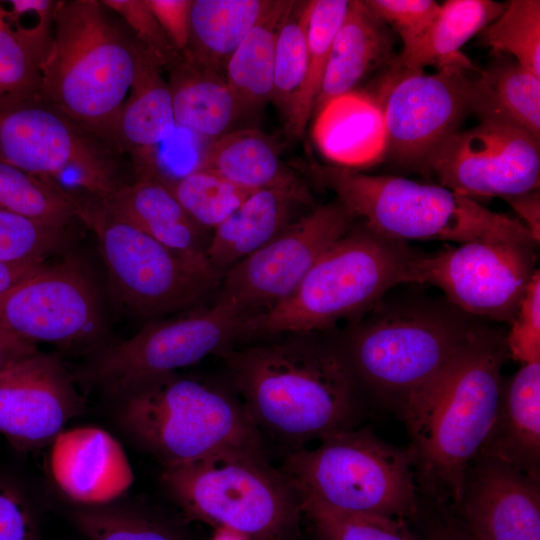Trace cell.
<instances>
[{
	"mask_svg": "<svg viewBox=\"0 0 540 540\" xmlns=\"http://www.w3.org/2000/svg\"><path fill=\"white\" fill-rule=\"evenodd\" d=\"M535 245L481 240L424 254L415 283L438 287L468 315L512 322L536 272Z\"/></svg>",
	"mask_w": 540,
	"mask_h": 540,
	"instance_id": "16",
	"label": "cell"
},
{
	"mask_svg": "<svg viewBox=\"0 0 540 540\" xmlns=\"http://www.w3.org/2000/svg\"><path fill=\"white\" fill-rule=\"evenodd\" d=\"M469 110L481 122L511 126L540 139V77L512 57L495 53L470 76Z\"/></svg>",
	"mask_w": 540,
	"mask_h": 540,
	"instance_id": "25",
	"label": "cell"
},
{
	"mask_svg": "<svg viewBox=\"0 0 540 540\" xmlns=\"http://www.w3.org/2000/svg\"><path fill=\"white\" fill-rule=\"evenodd\" d=\"M275 0H193L190 42L182 56L221 73L249 31Z\"/></svg>",
	"mask_w": 540,
	"mask_h": 540,
	"instance_id": "29",
	"label": "cell"
},
{
	"mask_svg": "<svg viewBox=\"0 0 540 540\" xmlns=\"http://www.w3.org/2000/svg\"><path fill=\"white\" fill-rule=\"evenodd\" d=\"M505 338L476 326L442 375L400 414L421 498L451 507L494 420L502 389Z\"/></svg>",
	"mask_w": 540,
	"mask_h": 540,
	"instance_id": "2",
	"label": "cell"
},
{
	"mask_svg": "<svg viewBox=\"0 0 540 540\" xmlns=\"http://www.w3.org/2000/svg\"><path fill=\"white\" fill-rule=\"evenodd\" d=\"M308 1H292L278 31L272 100L287 118L304 81Z\"/></svg>",
	"mask_w": 540,
	"mask_h": 540,
	"instance_id": "39",
	"label": "cell"
},
{
	"mask_svg": "<svg viewBox=\"0 0 540 540\" xmlns=\"http://www.w3.org/2000/svg\"><path fill=\"white\" fill-rule=\"evenodd\" d=\"M312 203L307 186L255 191L213 230L206 249L208 262L223 274L274 239L299 218L295 213L300 208Z\"/></svg>",
	"mask_w": 540,
	"mask_h": 540,
	"instance_id": "21",
	"label": "cell"
},
{
	"mask_svg": "<svg viewBox=\"0 0 540 540\" xmlns=\"http://www.w3.org/2000/svg\"><path fill=\"white\" fill-rule=\"evenodd\" d=\"M420 171L472 199L538 190L540 139L511 126L481 122L446 139Z\"/></svg>",
	"mask_w": 540,
	"mask_h": 540,
	"instance_id": "17",
	"label": "cell"
},
{
	"mask_svg": "<svg viewBox=\"0 0 540 540\" xmlns=\"http://www.w3.org/2000/svg\"><path fill=\"white\" fill-rule=\"evenodd\" d=\"M163 72L157 57L135 39L134 75L120 122L123 152L149 153L175 132L171 91Z\"/></svg>",
	"mask_w": 540,
	"mask_h": 540,
	"instance_id": "26",
	"label": "cell"
},
{
	"mask_svg": "<svg viewBox=\"0 0 540 540\" xmlns=\"http://www.w3.org/2000/svg\"><path fill=\"white\" fill-rule=\"evenodd\" d=\"M0 331L66 353H94L106 326L96 285L71 254L46 262L0 294Z\"/></svg>",
	"mask_w": 540,
	"mask_h": 540,
	"instance_id": "13",
	"label": "cell"
},
{
	"mask_svg": "<svg viewBox=\"0 0 540 540\" xmlns=\"http://www.w3.org/2000/svg\"><path fill=\"white\" fill-rule=\"evenodd\" d=\"M164 186L206 231L214 230L254 193L204 168L193 170Z\"/></svg>",
	"mask_w": 540,
	"mask_h": 540,
	"instance_id": "36",
	"label": "cell"
},
{
	"mask_svg": "<svg viewBox=\"0 0 540 540\" xmlns=\"http://www.w3.org/2000/svg\"><path fill=\"white\" fill-rule=\"evenodd\" d=\"M49 464L56 485L79 506L112 503L133 482L121 445L96 427L61 432L52 442Z\"/></svg>",
	"mask_w": 540,
	"mask_h": 540,
	"instance_id": "20",
	"label": "cell"
},
{
	"mask_svg": "<svg viewBox=\"0 0 540 540\" xmlns=\"http://www.w3.org/2000/svg\"><path fill=\"white\" fill-rule=\"evenodd\" d=\"M338 344L357 384L398 415L446 370L474 325L452 304L382 300Z\"/></svg>",
	"mask_w": 540,
	"mask_h": 540,
	"instance_id": "5",
	"label": "cell"
},
{
	"mask_svg": "<svg viewBox=\"0 0 540 540\" xmlns=\"http://www.w3.org/2000/svg\"><path fill=\"white\" fill-rule=\"evenodd\" d=\"M368 8L398 34L406 49L430 27L440 5L434 0H366Z\"/></svg>",
	"mask_w": 540,
	"mask_h": 540,
	"instance_id": "43",
	"label": "cell"
},
{
	"mask_svg": "<svg viewBox=\"0 0 540 540\" xmlns=\"http://www.w3.org/2000/svg\"><path fill=\"white\" fill-rule=\"evenodd\" d=\"M355 218L338 200L312 208L228 268L216 303L245 318L286 299L322 254L351 229Z\"/></svg>",
	"mask_w": 540,
	"mask_h": 540,
	"instance_id": "15",
	"label": "cell"
},
{
	"mask_svg": "<svg viewBox=\"0 0 540 540\" xmlns=\"http://www.w3.org/2000/svg\"><path fill=\"white\" fill-rule=\"evenodd\" d=\"M520 215L523 224L530 231L534 240H540V195L538 190L504 198Z\"/></svg>",
	"mask_w": 540,
	"mask_h": 540,
	"instance_id": "48",
	"label": "cell"
},
{
	"mask_svg": "<svg viewBox=\"0 0 540 540\" xmlns=\"http://www.w3.org/2000/svg\"><path fill=\"white\" fill-rule=\"evenodd\" d=\"M160 482L190 519L250 540H298L302 499L262 451L227 450L163 467Z\"/></svg>",
	"mask_w": 540,
	"mask_h": 540,
	"instance_id": "8",
	"label": "cell"
},
{
	"mask_svg": "<svg viewBox=\"0 0 540 540\" xmlns=\"http://www.w3.org/2000/svg\"><path fill=\"white\" fill-rule=\"evenodd\" d=\"M423 255L364 223L351 227L322 254L291 295L243 318L239 338L314 333L358 317L393 287L415 283Z\"/></svg>",
	"mask_w": 540,
	"mask_h": 540,
	"instance_id": "4",
	"label": "cell"
},
{
	"mask_svg": "<svg viewBox=\"0 0 540 540\" xmlns=\"http://www.w3.org/2000/svg\"><path fill=\"white\" fill-rule=\"evenodd\" d=\"M101 200L117 216L166 247L207 259L206 230L187 214L163 184L136 178L124 182Z\"/></svg>",
	"mask_w": 540,
	"mask_h": 540,
	"instance_id": "24",
	"label": "cell"
},
{
	"mask_svg": "<svg viewBox=\"0 0 540 540\" xmlns=\"http://www.w3.org/2000/svg\"><path fill=\"white\" fill-rule=\"evenodd\" d=\"M0 211L58 228L81 223L72 194L4 162H0Z\"/></svg>",
	"mask_w": 540,
	"mask_h": 540,
	"instance_id": "35",
	"label": "cell"
},
{
	"mask_svg": "<svg viewBox=\"0 0 540 540\" xmlns=\"http://www.w3.org/2000/svg\"><path fill=\"white\" fill-rule=\"evenodd\" d=\"M291 3L275 0L227 61L224 77L242 114L272 100L276 39Z\"/></svg>",
	"mask_w": 540,
	"mask_h": 540,
	"instance_id": "33",
	"label": "cell"
},
{
	"mask_svg": "<svg viewBox=\"0 0 540 540\" xmlns=\"http://www.w3.org/2000/svg\"><path fill=\"white\" fill-rule=\"evenodd\" d=\"M173 47L184 56L190 42L193 0H146Z\"/></svg>",
	"mask_w": 540,
	"mask_h": 540,
	"instance_id": "46",
	"label": "cell"
},
{
	"mask_svg": "<svg viewBox=\"0 0 540 540\" xmlns=\"http://www.w3.org/2000/svg\"><path fill=\"white\" fill-rule=\"evenodd\" d=\"M120 399V424L163 467L227 450L262 451L261 433L241 400L217 383L174 372Z\"/></svg>",
	"mask_w": 540,
	"mask_h": 540,
	"instance_id": "7",
	"label": "cell"
},
{
	"mask_svg": "<svg viewBox=\"0 0 540 540\" xmlns=\"http://www.w3.org/2000/svg\"><path fill=\"white\" fill-rule=\"evenodd\" d=\"M119 155L42 99L0 110V162L67 193L105 198L124 183Z\"/></svg>",
	"mask_w": 540,
	"mask_h": 540,
	"instance_id": "12",
	"label": "cell"
},
{
	"mask_svg": "<svg viewBox=\"0 0 540 540\" xmlns=\"http://www.w3.org/2000/svg\"><path fill=\"white\" fill-rule=\"evenodd\" d=\"M282 472L302 502L346 514L404 519L418 515L421 496L406 447L367 427L339 431L313 449L290 453Z\"/></svg>",
	"mask_w": 540,
	"mask_h": 540,
	"instance_id": "9",
	"label": "cell"
},
{
	"mask_svg": "<svg viewBox=\"0 0 540 540\" xmlns=\"http://www.w3.org/2000/svg\"><path fill=\"white\" fill-rule=\"evenodd\" d=\"M302 509L318 540H422L404 519L340 513L308 502Z\"/></svg>",
	"mask_w": 540,
	"mask_h": 540,
	"instance_id": "41",
	"label": "cell"
},
{
	"mask_svg": "<svg viewBox=\"0 0 540 540\" xmlns=\"http://www.w3.org/2000/svg\"><path fill=\"white\" fill-rule=\"evenodd\" d=\"M426 503L429 510L421 501L419 513L412 521L417 525V533L422 540H465L448 508Z\"/></svg>",
	"mask_w": 540,
	"mask_h": 540,
	"instance_id": "47",
	"label": "cell"
},
{
	"mask_svg": "<svg viewBox=\"0 0 540 540\" xmlns=\"http://www.w3.org/2000/svg\"><path fill=\"white\" fill-rule=\"evenodd\" d=\"M74 227L58 228L0 211V264L44 263L63 253Z\"/></svg>",
	"mask_w": 540,
	"mask_h": 540,
	"instance_id": "40",
	"label": "cell"
},
{
	"mask_svg": "<svg viewBox=\"0 0 540 540\" xmlns=\"http://www.w3.org/2000/svg\"><path fill=\"white\" fill-rule=\"evenodd\" d=\"M167 71L177 126L210 142L230 132L242 111L220 72L183 57Z\"/></svg>",
	"mask_w": 540,
	"mask_h": 540,
	"instance_id": "27",
	"label": "cell"
},
{
	"mask_svg": "<svg viewBox=\"0 0 540 540\" xmlns=\"http://www.w3.org/2000/svg\"><path fill=\"white\" fill-rule=\"evenodd\" d=\"M448 510L465 540H540V478L477 454Z\"/></svg>",
	"mask_w": 540,
	"mask_h": 540,
	"instance_id": "19",
	"label": "cell"
},
{
	"mask_svg": "<svg viewBox=\"0 0 540 540\" xmlns=\"http://www.w3.org/2000/svg\"><path fill=\"white\" fill-rule=\"evenodd\" d=\"M134 63V36L102 0L60 1L41 99L122 154L120 122Z\"/></svg>",
	"mask_w": 540,
	"mask_h": 540,
	"instance_id": "3",
	"label": "cell"
},
{
	"mask_svg": "<svg viewBox=\"0 0 540 540\" xmlns=\"http://www.w3.org/2000/svg\"><path fill=\"white\" fill-rule=\"evenodd\" d=\"M199 168L254 192L306 186L281 161L270 138L256 129L230 131L211 141L199 158Z\"/></svg>",
	"mask_w": 540,
	"mask_h": 540,
	"instance_id": "28",
	"label": "cell"
},
{
	"mask_svg": "<svg viewBox=\"0 0 540 540\" xmlns=\"http://www.w3.org/2000/svg\"><path fill=\"white\" fill-rule=\"evenodd\" d=\"M44 263L0 264V294L24 277L39 269Z\"/></svg>",
	"mask_w": 540,
	"mask_h": 540,
	"instance_id": "50",
	"label": "cell"
},
{
	"mask_svg": "<svg viewBox=\"0 0 540 540\" xmlns=\"http://www.w3.org/2000/svg\"><path fill=\"white\" fill-rule=\"evenodd\" d=\"M393 46L392 30L365 1H350L332 43L313 114L317 115L333 100L352 92L374 69L390 66L396 59Z\"/></svg>",
	"mask_w": 540,
	"mask_h": 540,
	"instance_id": "22",
	"label": "cell"
},
{
	"mask_svg": "<svg viewBox=\"0 0 540 540\" xmlns=\"http://www.w3.org/2000/svg\"><path fill=\"white\" fill-rule=\"evenodd\" d=\"M310 171L356 218L392 239L538 244L522 221L442 185L367 175L336 165L312 164Z\"/></svg>",
	"mask_w": 540,
	"mask_h": 540,
	"instance_id": "6",
	"label": "cell"
},
{
	"mask_svg": "<svg viewBox=\"0 0 540 540\" xmlns=\"http://www.w3.org/2000/svg\"><path fill=\"white\" fill-rule=\"evenodd\" d=\"M242 320L216 302L173 318L151 320L131 338L92 353L77 378L120 398L150 380L234 347L240 341Z\"/></svg>",
	"mask_w": 540,
	"mask_h": 540,
	"instance_id": "11",
	"label": "cell"
},
{
	"mask_svg": "<svg viewBox=\"0 0 540 540\" xmlns=\"http://www.w3.org/2000/svg\"><path fill=\"white\" fill-rule=\"evenodd\" d=\"M348 0L308 1L307 64L302 86L286 118L287 132L301 137L321 90L335 35L347 13Z\"/></svg>",
	"mask_w": 540,
	"mask_h": 540,
	"instance_id": "34",
	"label": "cell"
},
{
	"mask_svg": "<svg viewBox=\"0 0 540 540\" xmlns=\"http://www.w3.org/2000/svg\"><path fill=\"white\" fill-rule=\"evenodd\" d=\"M389 68L373 96L382 114L385 152L398 164L420 170L470 112V76L478 68L462 53L435 73L402 69L394 62Z\"/></svg>",
	"mask_w": 540,
	"mask_h": 540,
	"instance_id": "14",
	"label": "cell"
},
{
	"mask_svg": "<svg viewBox=\"0 0 540 540\" xmlns=\"http://www.w3.org/2000/svg\"><path fill=\"white\" fill-rule=\"evenodd\" d=\"M36 351V344L0 331V373L12 363Z\"/></svg>",
	"mask_w": 540,
	"mask_h": 540,
	"instance_id": "49",
	"label": "cell"
},
{
	"mask_svg": "<svg viewBox=\"0 0 540 540\" xmlns=\"http://www.w3.org/2000/svg\"><path fill=\"white\" fill-rule=\"evenodd\" d=\"M211 540H250L245 535L235 530L218 527Z\"/></svg>",
	"mask_w": 540,
	"mask_h": 540,
	"instance_id": "51",
	"label": "cell"
},
{
	"mask_svg": "<svg viewBox=\"0 0 540 540\" xmlns=\"http://www.w3.org/2000/svg\"><path fill=\"white\" fill-rule=\"evenodd\" d=\"M71 520L89 540H187L163 519L112 503L79 506Z\"/></svg>",
	"mask_w": 540,
	"mask_h": 540,
	"instance_id": "37",
	"label": "cell"
},
{
	"mask_svg": "<svg viewBox=\"0 0 540 540\" xmlns=\"http://www.w3.org/2000/svg\"><path fill=\"white\" fill-rule=\"evenodd\" d=\"M505 5L493 0L445 1L427 31L413 45L402 49L395 65L407 70L441 67L461 54L460 48L493 22Z\"/></svg>",
	"mask_w": 540,
	"mask_h": 540,
	"instance_id": "32",
	"label": "cell"
},
{
	"mask_svg": "<svg viewBox=\"0 0 540 540\" xmlns=\"http://www.w3.org/2000/svg\"><path fill=\"white\" fill-rule=\"evenodd\" d=\"M79 221L95 235L116 301L154 318L196 307L221 281L205 258L172 250L113 213L100 198L74 195Z\"/></svg>",
	"mask_w": 540,
	"mask_h": 540,
	"instance_id": "10",
	"label": "cell"
},
{
	"mask_svg": "<svg viewBox=\"0 0 540 540\" xmlns=\"http://www.w3.org/2000/svg\"><path fill=\"white\" fill-rule=\"evenodd\" d=\"M0 540H42L34 510L19 488L0 479Z\"/></svg>",
	"mask_w": 540,
	"mask_h": 540,
	"instance_id": "45",
	"label": "cell"
},
{
	"mask_svg": "<svg viewBox=\"0 0 540 540\" xmlns=\"http://www.w3.org/2000/svg\"><path fill=\"white\" fill-rule=\"evenodd\" d=\"M479 41L540 77V1H509L503 12L479 33Z\"/></svg>",
	"mask_w": 540,
	"mask_h": 540,
	"instance_id": "38",
	"label": "cell"
},
{
	"mask_svg": "<svg viewBox=\"0 0 540 540\" xmlns=\"http://www.w3.org/2000/svg\"><path fill=\"white\" fill-rule=\"evenodd\" d=\"M478 454L540 478V362L524 364L502 385L491 429Z\"/></svg>",
	"mask_w": 540,
	"mask_h": 540,
	"instance_id": "23",
	"label": "cell"
},
{
	"mask_svg": "<svg viewBox=\"0 0 540 540\" xmlns=\"http://www.w3.org/2000/svg\"><path fill=\"white\" fill-rule=\"evenodd\" d=\"M130 30L135 39L152 52L164 70L178 63L182 56L173 47L146 0H102Z\"/></svg>",
	"mask_w": 540,
	"mask_h": 540,
	"instance_id": "42",
	"label": "cell"
},
{
	"mask_svg": "<svg viewBox=\"0 0 540 540\" xmlns=\"http://www.w3.org/2000/svg\"><path fill=\"white\" fill-rule=\"evenodd\" d=\"M507 351L524 364L540 362V275L534 273L505 338Z\"/></svg>",
	"mask_w": 540,
	"mask_h": 540,
	"instance_id": "44",
	"label": "cell"
},
{
	"mask_svg": "<svg viewBox=\"0 0 540 540\" xmlns=\"http://www.w3.org/2000/svg\"><path fill=\"white\" fill-rule=\"evenodd\" d=\"M54 21L34 26L11 22L0 1V110L41 99L42 65Z\"/></svg>",
	"mask_w": 540,
	"mask_h": 540,
	"instance_id": "31",
	"label": "cell"
},
{
	"mask_svg": "<svg viewBox=\"0 0 540 540\" xmlns=\"http://www.w3.org/2000/svg\"><path fill=\"white\" fill-rule=\"evenodd\" d=\"M220 356L260 433L299 446L358 427L360 387L338 344L313 333L288 334Z\"/></svg>",
	"mask_w": 540,
	"mask_h": 540,
	"instance_id": "1",
	"label": "cell"
},
{
	"mask_svg": "<svg viewBox=\"0 0 540 540\" xmlns=\"http://www.w3.org/2000/svg\"><path fill=\"white\" fill-rule=\"evenodd\" d=\"M352 92L333 100L315 115L317 144L327 158L337 163L336 166L345 168L375 161L365 146L379 151L366 138L385 139L377 101L373 96Z\"/></svg>",
	"mask_w": 540,
	"mask_h": 540,
	"instance_id": "30",
	"label": "cell"
},
{
	"mask_svg": "<svg viewBox=\"0 0 540 540\" xmlns=\"http://www.w3.org/2000/svg\"><path fill=\"white\" fill-rule=\"evenodd\" d=\"M84 408L75 377L55 354L37 350L0 373V434L19 451L52 444Z\"/></svg>",
	"mask_w": 540,
	"mask_h": 540,
	"instance_id": "18",
	"label": "cell"
}]
</instances>
